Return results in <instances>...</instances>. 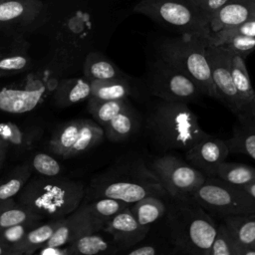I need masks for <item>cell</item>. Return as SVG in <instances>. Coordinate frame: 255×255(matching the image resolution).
I'll list each match as a JSON object with an SVG mask.
<instances>
[{
    "label": "cell",
    "instance_id": "6da1fadb",
    "mask_svg": "<svg viewBox=\"0 0 255 255\" xmlns=\"http://www.w3.org/2000/svg\"><path fill=\"white\" fill-rule=\"evenodd\" d=\"M165 216L174 253L208 254L218 224L199 203L192 197L170 198Z\"/></svg>",
    "mask_w": 255,
    "mask_h": 255
},
{
    "label": "cell",
    "instance_id": "7a4b0ae2",
    "mask_svg": "<svg viewBox=\"0 0 255 255\" xmlns=\"http://www.w3.org/2000/svg\"><path fill=\"white\" fill-rule=\"evenodd\" d=\"M146 128L154 142L165 149L186 151L207 134L187 104L161 99L149 112Z\"/></svg>",
    "mask_w": 255,
    "mask_h": 255
},
{
    "label": "cell",
    "instance_id": "3957f363",
    "mask_svg": "<svg viewBox=\"0 0 255 255\" xmlns=\"http://www.w3.org/2000/svg\"><path fill=\"white\" fill-rule=\"evenodd\" d=\"M24 186L18 197L19 203L39 216L62 218L76 210L84 198L83 183L79 181L45 176Z\"/></svg>",
    "mask_w": 255,
    "mask_h": 255
},
{
    "label": "cell",
    "instance_id": "277c9868",
    "mask_svg": "<svg viewBox=\"0 0 255 255\" xmlns=\"http://www.w3.org/2000/svg\"><path fill=\"white\" fill-rule=\"evenodd\" d=\"M208 44V38L180 34L160 42L158 57L191 79L203 96L218 100L206 55Z\"/></svg>",
    "mask_w": 255,
    "mask_h": 255
},
{
    "label": "cell",
    "instance_id": "5b68a950",
    "mask_svg": "<svg viewBox=\"0 0 255 255\" xmlns=\"http://www.w3.org/2000/svg\"><path fill=\"white\" fill-rule=\"evenodd\" d=\"M180 34L209 38V18L190 0H141L134 9Z\"/></svg>",
    "mask_w": 255,
    "mask_h": 255
},
{
    "label": "cell",
    "instance_id": "8992f818",
    "mask_svg": "<svg viewBox=\"0 0 255 255\" xmlns=\"http://www.w3.org/2000/svg\"><path fill=\"white\" fill-rule=\"evenodd\" d=\"M191 197L207 212L223 218L255 212V199L242 186L214 176H207Z\"/></svg>",
    "mask_w": 255,
    "mask_h": 255
},
{
    "label": "cell",
    "instance_id": "52a82bcc",
    "mask_svg": "<svg viewBox=\"0 0 255 255\" xmlns=\"http://www.w3.org/2000/svg\"><path fill=\"white\" fill-rule=\"evenodd\" d=\"M97 197H110L132 204L147 196L167 195L161 183L150 168L138 163L132 167L130 175L124 179L118 174L97 183Z\"/></svg>",
    "mask_w": 255,
    "mask_h": 255
},
{
    "label": "cell",
    "instance_id": "ba28073f",
    "mask_svg": "<svg viewBox=\"0 0 255 255\" xmlns=\"http://www.w3.org/2000/svg\"><path fill=\"white\" fill-rule=\"evenodd\" d=\"M146 84L153 96L164 101L188 105L203 96L191 79L160 57L150 64Z\"/></svg>",
    "mask_w": 255,
    "mask_h": 255
},
{
    "label": "cell",
    "instance_id": "9c48e42d",
    "mask_svg": "<svg viewBox=\"0 0 255 255\" xmlns=\"http://www.w3.org/2000/svg\"><path fill=\"white\" fill-rule=\"evenodd\" d=\"M158 178L169 198L191 197L207 175L172 154L156 157L149 167Z\"/></svg>",
    "mask_w": 255,
    "mask_h": 255
},
{
    "label": "cell",
    "instance_id": "30bf717a",
    "mask_svg": "<svg viewBox=\"0 0 255 255\" xmlns=\"http://www.w3.org/2000/svg\"><path fill=\"white\" fill-rule=\"evenodd\" d=\"M210 74L218 95V101L225 105L233 114H238L245 108L234 87L231 75L233 53L223 46L208 44L206 49Z\"/></svg>",
    "mask_w": 255,
    "mask_h": 255
},
{
    "label": "cell",
    "instance_id": "8fae6325",
    "mask_svg": "<svg viewBox=\"0 0 255 255\" xmlns=\"http://www.w3.org/2000/svg\"><path fill=\"white\" fill-rule=\"evenodd\" d=\"M104 226L90 210L88 204H82L76 210L61 218L59 226L44 247L67 246L85 234L103 230Z\"/></svg>",
    "mask_w": 255,
    "mask_h": 255
},
{
    "label": "cell",
    "instance_id": "7c38bea8",
    "mask_svg": "<svg viewBox=\"0 0 255 255\" xmlns=\"http://www.w3.org/2000/svg\"><path fill=\"white\" fill-rule=\"evenodd\" d=\"M229 152L225 140L207 133L185 151V157L191 165L207 176H211L214 170L226 160Z\"/></svg>",
    "mask_w": 255,
    "mask_h": 255
},
{
    "label": "cell",
    "instance_id": "4fadbf2b",
    "mask_svg": "<svg viewBox=\"0 0 255 255\" xmlns=\"http://www.w3.org/2000/svg\"><path fill=\"white\" fill-rule=\"evenodd\" d=\"M103 230L113 237V242L119 249L126 250L140 242L149 227L140 225L128 206L110 219Z\"/></svg>",
    "mask_w": 255,
    "mask_h": 255
},
{
    "label": "cell",
    "instance_id": "5bb4252c",
    "mask_svg": "<svg viewBox=\"0 0 255 255\" xmlns=\"http://www.w3.org/2000/svg\"><path fill=\"white\" fill-rule=\"evenodd\" d=\"M44 8L40 0H4L0 3V30L25 28L31 25Z\"/></svg>",
    "mask_w": 255,
    "mask_h": 255
},
{
    "label": "cell",
    "instance_id": "9a60e30c",
    "mask_svg": "<svg viewBox=\"0 0 255 255\" xmlns=\"http://www.w3.org/2000/svg\"><path fill=\"white\" fill-rule=\"evenodd\" d=\"M232 134L225 139L230 152L243 153L255 159V112L252 108L235 115Z\"/></svg>",
    "mask_w": 255,
    "mask_h": 255
},
{
    "label": "cell",
    "instance_id": "2e32d148",
    "mask_svg": "<svg viewBox=\"0 0 255 255\" xmlns=\"http://www.w3.org/2000/svg\"><path fill=\"white\" fill-rule=\"evenodd\" d=\"M255 19V6L247 0H229L209 20L211 33Z\"/></svg>",
    "mask_w": 255,
    "mask_h": 255
},
{
    "label": "cell",
    "instance_id": "e0dca14e",
    "mask_svg": "<svg viewBox=\"0 0 255 255\" xmlns=\"http://www.w3.org/2000/svg\"><path fill=\"white\" fill-rule=\"evenodd\" d=\"M44 91L39 90H0V110L9 114H24L34 110L40 103Z\"/></svg>",
    "mask_w": 255,
    "mask_h": 255
},
{
    "label": "cell",
    "instance_id": "ac0fdd59",
    "mask_svg": "<svg viewBox=\"0 0 255 255\" xmlns=\"http://www.w3.org/2000/svg\"><path fill=\"white\" fill-rule=\"evenodd\" d=\"M61 218L51 219L50 221L37 224L31 228L23 240L13 248L11 255H31L34 254L38 249H41L45 246L48 240L54 234L56 228L59 226Z\"/></svg>",
    "mask_w": 255,
    "mask_h": 255
},
{
    "label": "cell",
    "instance_id": "d6986e66",
    "mask_svg": "<svg viewBox=\"0 0 255 255\" xmlns=\"http://www.w3.org/2000/svg\"><path fill=\"white\" fill-rule=\"evenodd\" d=\"M67 253L83 254V255H98L103 253H115L118 251L117 245L109 242L103 236L94 233L85 234L67 245Z\"/></svg>",
    "mask_w": 255,
    "mask_h": 255
},
{
    "label": "cell",
    "instance_id": "ffe728a7",
    "mask_svg": "<svg viewBox=\"0 0 255 255\" xmlns=\"http://www.w3.org/2000/svg\"><path fill=\"white\" fill-rule=\"evenodd\" d=\"M84 73L90 82L123 78L118 68L105 56L97 52L89 53L86 56Z\"/></svg>",
    "mask_w": 255,
    "mask_h": 255
},
{
    "label": "cell",
    "instance_id": "44dd1931",
    "mask_svg": "<svg viewBox=\"0 0 255 255\" xmlns=\"http://www.w3.org/2000/svg\"><path fill=\"white\" fill-rule=\"evenodd\" d=\"M231 75L234 87L245 108H251L255 91L252 87L249 73L245 64V59L233 54L231 61Z\"/></svg>",
    "mask_w": 255,
    "mask_h": 255
},
{
    "label": "cell",
    "instance_id": "7402d4cb",
    "mask_svg": "<svg viewBox=\"0 0 255 255\" xmlns=\"http://www.w3.org/2000/svg\"><path fill=\"white\" fill-rule=\"evenodd\" d=\"M130 209L140 225L150 227L165 215L167 205L159 196H147L132 203Z\"/></svg>",
    "mask_w": 255,
    "mask_h": 255
},
{
    "label": "cell",
    "instance_id": "603a6c76",
    "mask_svg": "<svg viewBox=\"0 0 255 255\" xmlns=\"http://www.w3.org/2000/svg\"><path fill=\"white\" fill-rule=\"evenodd\" d=\"M91 97L93 101H116L124 100L131 93V86L123 78L92 81Z\"/></svg>",
    "mask_w": 255,
    "mask_h": 255
},
{
    "label": "cell",
    "instance_id": "cb8c5ba5",
    "mask_svg": "<svg viewBox=\"0 0 255 255\" xmlns=\"http://www.w3.org/2000/svg\"><path fill=\"white\" fill-rule=\"evenodd\" d=\"M42 217L11 198L0 202V232L7 227L29 221H39Z\"/></svg>",
    "mask_w": 255,
    "mask_h": 255
},
{
    "label": "cell",
    "instance_id": "d4e9b609",
    "mask_svg": "<svg viewBox=\"0 0 255 255\" xmlns=\"http://www.w3.org/2000/svg\"><path fill=\"white\" fill-rule=\"evenodd\" d=\"M211 176L228 183L244 186L255 180V167L237 162H222Z\"/></svg>",
    "mask_w": 255,
    "mask_h": 255
},
{
    "label": "cell",
    "instance_id": "484cf974",
    "mask_svg": "<svg viewBox=\"0 0 255 255\" xmlns=\"http://www.w3.org/2000/svg\"><path fill=\"white\" fill-rule=\"evenodd\" d=\"M91 82L83 79L64 81L55 94L56 102L60 106H70L79 103L91 96Z\"/></svg>",
    "mask_w": 255,
    "mask_h": 255
},
{
    "label": "cell",
    "instance_id": "4316f807",
    "mask_svg": "<svg viewBox=\"0 0 255 255\" xmlns=\"http://www.w3.org/2000/svg\"><path fill=\"white\" fill-rule=\"evenodd\" d=\"M237 242L242 245L255 246V212L227 216L223 218Z\"/></svg>",
    "mask_w": 255,
    "mask_h": 255
},
{
    "label": "cell",
    "instance_id": "83f0119b",
    "mask_svg": "<svg viewBox=\"0 0 255 255\" xmlns=\"http://www.w3.org/2000/svg\"><path fill=\"white\" fill-rule=\"evenodd\" d=\"M104 129L90 120H82L77 139L65 157L78 155L98 144L104 136Z\"/></svg>",
    "mask_w": 255,
    "mask_h": 255
},
{
    "label": "cell",
    "instance_id": "f1b7e54d",
    "mask_svg": "<svg viewBox=\"0 0 255 255\" xmlns=\"http://www.w3.org/2000/svg\"><path fill=\"white\" fill-rule=\"evenodd\" d=\"M29 66L28 55L19 48L0 49V77L22 73Z\"/></svg>",
    "mask_w": 255,
    "mask_h": 255
},
{
    "label": "cell",
    "instance_id": "f546056e",
    "mask_svg": "<svg viewBox=\"0 0 255 255\" xmlns=\"http://www.w3.org/2000/svg\"><path fill=\"white\" fill-rule=\"evenodd\" d=\"M81 123L82 120L69 122L56 131L50 141V147L56 154L66 156L77 139Z\"/></svg>",
    "mask_w": 255,
    "mask_h": 255
},
{
    "label": "cell",
    "instance_id": "4dcf8cb0",
    "mask_svg": "<svg viewBox=\"0 0 255 255\" xmlns=\"http://www.w3.org/2000/svg\"><path fill=\"white\" fill-rule=\"evenodd\" d=\"M131 111L124 110L117 114L112 120L103 126L107 135L113 140H121L130 135L135 126Z\"/></svg>",
    "mask_w": 255,
    "mask_h": 255
},
{
    "label": "cell",
    "instance_id": "1f68e13d",
    "mask_svg": "<svg viewBox=\"0 0 255 255\" xmlns=\"http://www.w3.org/2000/svg\"><path fill=\"white\" fill-rule=\"evenodd\" d=\"M239 243L222 222L217 225V230L207 255H238Z\"/></svg>",
    "mask_w": 255,
    "mask_h": 255
},
{
    "label": "cell",
    "instance_id": "d6a6232c",
    "mask_svg": "<svg viewBox=\"0 0 255 255\" xmlns=\"http://www.w3.org/2000/svg\"><path fill=\"white\" fill-rule=\"evenodd\" d=\"M93 214L104 224L112 219L115 215L128 208L129 204L121 201L119 199L110 197H99L93 199L91 202L87 203ZM105 227V226H104Z\"/></svg>",
    "mask_w": 255,
    "mask_h": 255
},
{
    "label": "cell",
    "instance_id": "836d02e7",
    "mask_svg": "<svg viewBox=\"0 0 255 255\" xmlns=\"http://www.w3.org/2000/svg\"><path fill=\"white\" fill-rule=\"evenodd\" d=\"M92 110L91 113L94 115L95 119L103 127L110 120H112L117 114L126 109L123 100L116 101H93L91 100Z\"/></svg>",
    "mask_w": 255,
    "mask_h": 255
},
{
    "label": "cell",
    "instance_id": "e575fe53",
    "mask_svg": "<svg viewBox=\"0 0 255 255\" xmlns=\"http://www.w3.org/2000/svg\"><path fill=\"white\" fill-rule=\"evenodd\" d=\"M37 224L38 221L24 222L7 227L0 232V242L8 248L9 255H11L13 248L23 240L27 232Z\"/></svg>",
    "mask_w": 255,
    "mask_h": 255
},
{
    "label": "cell",
    "instance_id": "d590c367",
    "mask_svg": "<svg viewBox=\"0 0 255 255\" xmlns=\"http://www.w3.org/2000/svg\"><path fill=\"white\" fill-rule=\"evenodd\" d=\"M237 35L255 36V19L248 20L232 28L224 29L215 33H210L208 43L213 46H219L226 39Z\"/></svg>",
    "mask_w": 255,
    "mask_h": 255
},
{
    "label": "cell",
    "instance_id": "8d00e7d4",
    "mask_svg": "<svg viewBox=\"0 0 255 255\" xmlns=\"http://www.w3.org/2000/svg\"><path fill=\"white\" fill-rule=\"evenodd\" d=\"M219 46H223L233 54L246 59L248 55L255 51V36H233L223 41Z\"/></svg>",
    "mask_w": 255,
    "mask_h": 255
},
{
    "label": "cell",
    "instance_id": "74e56055",
    "mask_svg": "<svg viewBox=\"0 0 255 255\" xmlns=\"http://www.w3.org/2000/svg\"><path fill=\"white\" fill-rule=\"evenodd\" d=\"M32 164L34 169L43 176L55 177L61 172V165L54 157L47 153H37L34 155Z\"/></svg>",
    "mask_w": 255,
    "mask_h": 255
},
{
    "label": "cell",
    "instance_id": "f35d334b",
    "mask_svg": "<svg viewBox=\"0 0 255 255\" xmlns=\"http://www.w3.org/2000/svg\"><path fill=\"white\" fill-rule=\"evenodd\" d=\"M28 177L29 171L23 170L19 174L2 182L0 184V202L10 199L16 194H18L24 187Z\"/></svg>",
    "mask_w": 255,
    "mask_h": 255
},
{
    "label": "cell",
    "instance_id": "ab89813d",
    "mask_svg": "<svg viewBox=\"0 0 255 255\" xmlns=\"http://www.w3.org/2000/svg\"><path fill=\"white\" fill-rule=\"evenodd\" d=\"M199 10L210 18L229 0H190Z\"/></svg>",
    "mask_w": 255,
    "mask_h": 255
},
{
    "label": "cell",
    "instance_id": "60d3db41",
    "mask_svg": "<svg viewBox=\"0 0 255 255\" xmlns=\"http://www.w3.org/2000/svg\"><path fill=\"white\" fill-rule=\"evenodd\" d=\"M158 253V250L153 245H142L140 247H136L132 250L128 251V255H155Z\"/></svg>",
    "mask_w": 255,
    "mask_h": 255
},
{
    "label": "cell",
    "instance_id": "b9f144b4",
    "mask_svg": "<svg viewBox=\"0 0 255 255\" xmlns=\"http://www.w3.org/2000/svg\"><path fill=\"white\" fill-rule=\"evenodd\" d=\"M242 188L255 199V180L249 184H246L244 186H242Z\"/></svg>",
    "mask_w": 255,
    "mask_h": 255
},
{
    "label": "cell",
    "instance_id": "7bdbcfd3",
    "mask_svg": "<svg viewBox=\"0 0 255 255\" xmlns=\"http://www.w3.org/2000/svg\"><path fill=\"white\" fill-rule=\"evenodd\" d=\"M5 157V145H1L0 146V166L4 160Z\"/></svg>",
    "mask_w": 255,
    "mask_h": 255
},
{
    "label": "cell",
    "instance_id": "ee69618b",
    "mask_svg": "<svg viewBox=\"0 0 255 255\" xmlns=\"http://www.w3.org/2000/svg\"><path fill=\"white\" fill-rule=\"evenodd\" d=\"M9 255V251L8 248L6 246H4L1 242H0V255Z\"/></svg>",
    "mask_w": 255,
    "mask_h": 255
},
{
    "label": "cell",
    "instance_id": "f6af8a7d",
    "mask_svg": "<svg viewBox=\"0 0 255 255\" xmlns=\"http://www.w3.org/2000/svg\"><path fill=\"white\" fill-rule=\"evenodd\" d=\"M251 108L253 109V111L255 112V96H254V99L252 101V104H251Z\"/></svg>",
    "mask_w": 255,
    "mask_h": 255
},
{
    "label": "cell",
    "instance_id": "bcb514c9",
    "mask_svg": "<svg viewBox=\"0 0 255 255\" xmlns=\"http://www.w3.org/2000/svg\"><path fill=\"white\" fill-rule=\"evenodd\" d=\"M1 145H5V140L1 137V135H0V146Z\"/></svg>",
    "mask_w": 255,
    "mask_h": 255
},
{
    "label": "cell",
    "instance_id": "7dc6e473",
    "mask_svg": "<svg viewBox=\"0 0 255 255\" xmlns=\"http://www.w3.org/2000/svg\"><path fill=\"white\" fill-rule=\"evenodd\" d=\"M247 1H249L252 5H254V6H255V0H247Z\"/></svg>",
    "mask_w": 255,
    "mask_h": 255
},
{
    "label": "cell",
    "instance_id": "c3c4849f",
    "mask_svg": "<svg viewBox=\"0 0 255 255\" xmlns=\"http://www.w3.org/2000/svg\"><path fill=\"white\" fill-rule=\"evenodd\" d=\"M2 1H4V0H0V3H1V2H2Z\"/></svg>",
    "mask_w": 255,
    "mask_h": 255
}]
</instances>
